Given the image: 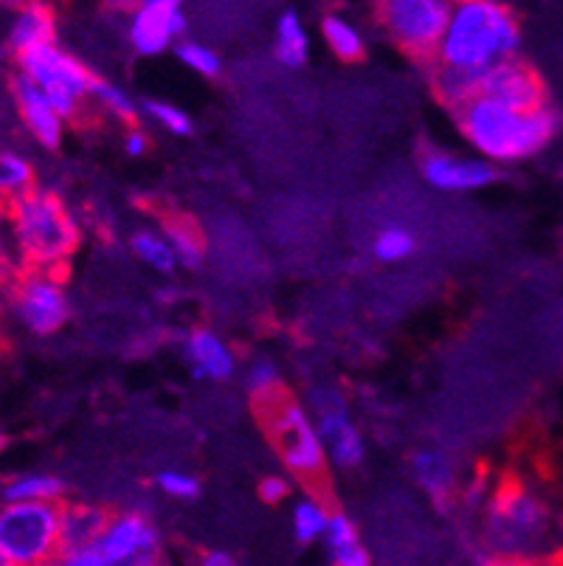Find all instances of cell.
<instances>
[{"mask_svg": "<svg viewBox=\"0 0 563 566\" xmlns=\"http://www.w3.org/2000/svg\"><path fill=\"white\" fill-rule=\"evenodd\" d=\"M561 513L544 491L508 471L488 493L482 542L493 558L552 560L563 549Z\"/></svg>", "mask_w": 563, "mask_h": 566, "instance_id": "1", "label": "cell"}, {"mask_svg": "<svg viewBox=\"0 0 563 566\" xmlns=\"http://www.w3.org/2000/svg\"><path fill=\"white\" fill-rule=\"evenodd\" d=\"M14 262L20 271L62 274L82 245V226L69 200L38 184L7 206Z\"/></svg>", "mask_w": 563, "mask_h": 566, "instance_id": "2", "label": "cell"}, {"mask_svg": "<svg viewBox=\"0 0 563 566\" xmlns=\"http://www.w3.org/2000/svg\"><path fill=\"white\" fill-rule=\"evenodd\" d=\"M459 133L490 164H515L539 156L561 133V113L555 107L515 111L488 96H473L453 111Z\"/></svg>", "mask_w": 563, "mask_h": 566, "instance_id": "3", "label": "cell"}, {"mask_svg": "<svg viewBox=\"0 0 563 566\" xmlns=\"http://www.w3.org/2000/svg\"><path fill=\"white\" fill-rule=\"evenodd\" d=\"M521 25L513 9L499 0L453 3L451 20L431 65L482 80L496 65L519 54Z\"/></svg>", "mask_w": 563, "mask_h": 566, "instance_id": "4", "label": "cell"}, {"mask_svg": "<svg viewBox=\"0 0 563 566\" xmlns=\"http://www.w3.org/2000/svg\"><path fill=\"white\" fill-rule=\"evenodd\" d=\"M260 417L268 440L288 473L304 485H324L327 451H324V442L307 406L299 403L291 392H282L279 398L260 406Z\"/></svg>", "mask_w": 563, "mask_h": 566, "instance_id": "5", "label": "cell"}, {"mask_svg": "<svg viewBox=\"0 0 563 566\" xmlns=\"http://www.w3.org/2000/svg\"><path fill=\"white\" fill-rule=\"evenodd\" d=\"M62 504L0 502V553L14 566H51L60 555Z\"/></svg>", "mask_w": 563, "mask_h": 566, "instance_id": "6", "label": "cell"}, {"mask_svg": "<svg viewBox=\"0 0 563 566\" xmlns=\"http://www.w3.org/2000/svg\"><path fill=\"white\" fill-rule=\"evenodd\" d=\"M9 313L29 336L51 338L69 324L71 296L65 276L45 271H18L3 285Z\"/></svg>", "mask_w": 563, "mask_h": 566, "instance_id": "7", "label": "cell"}, {"mask_svg": "<svg viewBox=\"0 0 563 566\" xmlns=\"http://www.w3.org/2000/svg\"><path fill=\"white\" fill-rule=\"evenodd\" d=\"M14 71L23 74L29 82H34L65 122L80 118V113L85 111L82 105L91 102L93 82H96V76L60 43L45 45V49L31 51V54L14 60Z\"/></svg>", "mask_w": 563, "mask_h": 566, "instance_id": "8", "label": "cell"}, {"mask_svg": "<svg viewBox=\"0 0 563 566\" xmlns=\"http://www.w3.org/2000/svg\"><path fill=\"white\" fill-rule=\"evenodd\" d=\"M451 9L453 3L446 0H384L378 25L403 54L428 69L440 51Z\"/></svg>", "mask_w": 563, "mask_h": 566, "instance_id": "9", "label": "cell"}, {"mask_svg": "<svg viewBox=\"0 0 563 566\" xmlns=\"http://www.w3.org/2000/svg\"><path fill=\"white\" fill-rule=\"evenodd\" d=\"M307 411L324 442L327 462H333L341 471L358 468L364 462L366 442L350 415L347 395L333 384H316L307 392Z\"/></svg>", "mask_w": 563, "mask_h": 566, "instance_id": "10", "label": "cell"}, {"mask_svg": "<svg viewBox=\"0 0 563 566\" xmlns=\"http://www.w3.org/2000/svg\"><path fill=\"white\" fill-rule=\"evenodd\" d=\"M96 547L107 566H167L161 530L142 511L113 513Z\"/></svg>", "mask_w": 563, "mask_h": 566, "instance_id": "11", "label": "cell"}, {"mask_svg": "<svg viewBox=\"0 0 563 566\" xmlns=\"http://www.w3.org/2000/svg\"><path fill=\"white\" fill-rule=\"evenodd\" d=\"M479 96L502 102V105L515 107V111H541V107L552 105L544 76L519 56L488 71L479 82Z\"/></svg>", "mask_w": 563, "mask_h": 566, "instance_id": "12", "label": "cell"}, {"mask_svg": "<svg viewBox=\"0 0 563 566\" xmlns=\"http://www.w3.org/2000/svg\"><path fill=\"white\" fill-rule=\"evenodd\" d=\"M184 32L186 14L178 0H144L133 9L127 23V40L142 56L164 54Z\"/></svg>", "mask_w": 563, "mask_h": 566, "instance_id": "13", "label": "cell"}, {"mask_svg": "<svg viewBox=\"0 0 563 566\" xmlns=\"http://www.w3.org/2000/svg\"><path fill=\"white\" fill-rule=\"evenodd\" d=\"M9 96H12V105L18 111L20 125L29 133V138L34 144H40L43 150H56L65 138V118L60 116L54 105L49 102V96L40 91L34 82L25 80L23 74L14 71L9 76Z\"/></svg>", "mask_w": 563, "mask_h": 566, "instance_id": "14", "label": "cell"}, {"mask_svg": "<svg viewBox=\"0 0 563 566\" xmlns=\"http://www.w3.org/2000/svg\"><path fill=\"white\" fill-rule=\"evenodd\" d=\"M420 175L428 187L440 192H477L499 178V169L482 156L471 158L453 156L448 150H428L420 158Z\"/></svg>", "mask_w": 563, "mask_h": 566, "instance_id": "15", "label": "cell"}, {"mask_svg": "<svg viewBox=\"0 0 563 566\" xmlns=\"http://www.w3.org/2000/svg\"><path fill=\"white\" fill-rule=\"evenodd\" d=\"M184 361L189 364V373L198 380L223 384L237 373V353L220 333L209 331V327H195L186 333Z\"/></svg>", "mask_w": 563, "mask_h": 566, "instance_id": "16", "label": "cell"}, {"mask_svg": "<svg viewBox=\"0 0 563 566\" xmlns=\"http://www.w3.org/2000/svg\"><path fill=\"white\" fill-rule=\"evenodd\" d=\"M56 43V12L49 3H23L9 20L7 51L20 60L31 51Z\"/></svg>", "mask_w": 563, "mask_h": 566, "instance_id": "17", "label": "cell"}, {"mask_svg": "<svg viewBox=\"0 0 563 566\" xmlns=\"http://www.w3.org/2000/svg\"><path fill=\"white\" fill-rule=\"evenodd\" d=\"M113 513L93 502H65L60 518V549L91 547L102 538Z\"/></svg>", "mask_w": 563, "mask_h": 566, "instance_id": "18", "label": "cell"}, {"mask_svg": "<svg viewBox=\"0 0 563 566\" xmlns=\"http://www.w3.org/2000/svg\"><path fill=\"white\" fill-rule=\"evenodd\" d=\"M65 482L49 471L18 473L0 488V502L25 504H65Z\"/></svg>", "mask_w": 563, "mask_h": 566, "instance_id": "19", "label": "cell"}, {"mask_svg": "<svg viewBox=\"0 0 563 566\" xmlns=\"http://www.w3.org/2000/svg\"><path fill=\"white\" fill-rule=\"evenodd\" d=\"M411 468L423 491L437 502H448L457 493V468L442 451L420 449L411 457Z\"/></svg>", "mask_w": 563, "mask_h": 566, "instance_id": "20", "label": "cell"}, {"mask_svg": "<svg viewBox=\"0 0 563 566\" xmlns=\"http://www.w3.org/2000/svg\"><path fill=\"white\" fill-rule=\"evenodd\" d=\"M324 547H327L330 564L333 566H372L369 553L361 544L358 527L344 513H335L333 522H330L327 535H324Z\"/></svg>", "mask_w": 563, "mask_h": 566, "instance_id": "21", "label": "cell"}, {"mask_svg": "<svg viewBox=\"0 0 563 566\" xmlns=\"http://www.w3.org/2000/svg\"><path fill=\"white\" fill-rule=\"evenodd\" d=\"M333 516L335 513L330 511V504L324 502L319 493H307V496L299 499L291 511V524H293L296 542L302 544V547L324 542V535H327Z\"/></svg>", "mask_w": 563, "mask_h": 566, "instance_id": "22", "label": "cell"}, {"mask_svg": "<svg viewBox=\"0 0 563 566\" xmlns=\"http://www.w3.org/2000/svg\"><path fill=\"white\" fill-rule=\"evenodd\" d=\"M161 231L169 245H173L175 256H178V265L192 268V271L204 265L206 240L198 226H195V220L184 218V214H169V218H164Z\"/></svg>", "mask_w": 563, "mask_h": 566, "instance_id": "23", "label": "cell"}, {"mask_svg": "<svg viewBox=\"0 0 563 566\" xmlns=\"http://www.w3.org/2000/svg\"><path fill=\"white\" fill-rule=\"evenodd\" d=\"M38 187V169L14 147L0 144V203H12Z\"/></svg>", "mask_w": 563, "mask_h": 566, "instance_id": "24", "label": "cell"}, {"mask_svg": "<svg viewBox=\"0 0 563 566\" xmlns=\"http://www.w3.org/2000/svg\"><path fill=\"white\" fill-rule=\"evenodd\" d=\"M322 38L327 49L338 56L341 63H361L366 54V40L358 25L344 14H324Z\"/></svg>", "mask_w": 563, "mask_h": 566, "instance_id": "25", "label": "cell"}, {"mask_svg": "<svg viewBox=\"0 0 563 566\" xmlns=\"http://www.w3.org/2000/svg\"><path fill=\"white\" fill-rule=\"evenodd\" d=\"M131 249H133V254H136V260L142 262V265H147L149 271H155V274L173 276L175 271L180 268L173 245H169V240L164 237V231H158V229L133 231Z\"/></svg>", "mask_w": 563, "mask_h": 566, "instance_id": "26", "label": "cell"}, {"mask_svg": "<svg viewBox=\"0 0 563 566\" xmlns=\"http://www.w3.org/2000/svg\"><path fill=\"white\" fill-rule=\"evenodd\" d=\"M273 51L277 60L285 69H302L310 54V38L302 18L296 12H285L277 23V38H273Z\"/></svg>", "mask_w": 563, "mask_h": 566, "instance_id": "27", "label": "cell"}, {"mask_svg": "<svg viewBox=\"0 0 563 566\" xmlns=\"http://www.w3.org/2000/svg\"><path fill=\"white\" fill-rule=\"evenodd\" d=\"M246 389L257 406L268 403V400L288 392L285 384H282V373H279V367L271 361V358H257V361L248 364Z\"/></svg>", "mask_w": 563, "mask_h": 566, "instance_id": "28", "label": "cell"}, {"mask_svg": "<svg viewBox=\"0 0 563 566\" xmlns=\"http://www.w3.org/2000/svg\"><path fill=\"white\" fill-rule=\"evenodd\" d=\"M91 99L96 102V105H100L102 111L107 113V116L116 118V122L136 127L138 105L133 102V96L127 94L124 87L113 85V82H107V80H96V82H93Z\"/></svg>", "mask_w": 563, "mask_h": 566, "instance_id": "29", "label": "cell"}, {"mask_svg": "<svg viewBox=\"0 0 563 566\" xmlns=\"http://www.w3.org/2000/svg\"><path fill=\"white\" fill-rule=\"evenodd\" d=\"M417 249V240L409 229L403 226H389V229H380L375 234V243H372V254L378 256L380 262H403L409 260Z\"/></svg>", "mask_w": 563, "mask_h": 566, "instance_id": "30", "label": "cell"}, {"mask_svg": "<svg viewBox=\"0 0 563 566\" xmlns=\"http://www.w3.org/2000/svg\"><path fill=\"white\" fill-rule=\"evenodd\" d=\"M175 54H178V60L186 69L206 76V80H215V76H220V71H223L220 56H217L209 45L195 43V40H180V43L175 45Z\"/></svg>", "mask_w": 563, "mask_h": 566, "instance_id": "31", "label": "cell"}, {"mask_svg": "<svg viewBox=\"0 0 563 566\" xmlns=\"http://www.w3.org/2000/svg\"><path fill=\"white\" fill-rule=\"evenodd\" d=\"M142 107L155 125L161 127V130H167L169 136H189V133H192V118L186 116L180 107H175L173 102L147 99Z\"/></svg>", "mask_w": 563, "mask_h": 566, "instance_id": "32", "label": "cell"}, {"mask_svg": "<svg viewBox=\"0 0 563 566\" xmlns=\"http://www.w3.org/2000/svg\"><path fill=\"white\" fill-rule=\"evenodd\" d=\"M155 488L169 499H178V502H192V499L200 496V482L195 480L192 473L175 471V468H167L155 476Z\"/></svg>", "mask_w": 563, "mask_h": 566, "instance_id": "33", "label": "cell"}, {"mask_svg": "<svg viewBox=\"0 0 563 566\" xmlns=\"http://www.w3.org/2000/svg\"><path fill=\"white\" fill-rule=\"evenodd\" d=\"M20 268L14 262V251H12V234H9V214H7V203H0V287L7 285L14 274H18Z\"/></svg>", "mask_w": 563, "mask_h": 566, "instance_id": "34", "label": "cell"}, {"mask_svg": "<svg viewBox=\"0 0 563 566\" xmlns=\"http://www.w3.org/2000/svg\"><path fill=\"white\" fill-rule=\"evenodd\" d=\"M291 496V482L285 476H265L260 482V499L265 504H282Z\"/></svg>", "mask_w": 563, "mask_h": 566, "instance_id": "35", "label": "cell"}, {"mask_svg": "<svg viewBox=\"0 0 563 566\" xmlns=\"http://www.w3.org/2000/svg\"><path fill=\"white\" fill-rule=\"evenodd\" d=\"M192 566H246L240 558H234L226 549H200L192 558Z\"/></svg>", "mask_w": 563, "mask_h": 566, "instance_id": "36", "label": "cell"}, {"mask_svg": "<svg viewBox=\"0 0 563 566\" xmlns=\"http://www.w3.org/2000/svg\"><path fill=\"white\" fill-rule=\"evenodd\" d=\"M124 153L131 158H142L144 153L149 150V136L142 130V127H131V130L124 133Z\"/></svg>", "mask_w": 563, "mask_h": 566, "instance_id": "37", "label": "cell"}, {"mask_svg": "<svg viewBox=\"0 0 563 566\" xmlns=\"http://www.w3.org/2000/svg\"><path fill=\"white\" fill-rule=\"evenodd\" d=\"M479 566H550V560H515V558H493L484 555Z\"/></svg>", "mask_w": 563, "mask_h": 566, "instance_id": "38", "label": "cell"}, {"mask_svg": "<svg viewBox=\"0 0 563 566\" xmlns=\"http://www.w3.org/2000/svg\"><path fill=\"white\" fill-rule=\"evenodd\" d=\"M550 566H563V549H561V553H557V555H555V558H552V560H550Z\"/></svg>", "mask_w": 563, "mask_h": 566, "instance_id": "39", "label": "cell"}, {"mask_svg": "<svg viewBox=\"0 0 563 566\" xmlns=\"http://www.w3.org/2000/svg\"><path fill=\"white\" fill-rule=\"evenodd\" d=\"M0 566H14V564H12V560H9V558H7V555L0 553Z\"/></svg>", "mask_w": 563, "mask_h": 566, "instance_id": "40", "label": "cell"}, {"mask_svg": "<svg viewBox=\"0 0 563 566\" xmlns=\"http://www.w3.org/2000/svg\"><path fill=\"white\" fill-rule=\"evenodd\" d=\"M3 449H7V437L0 434V451H3Z\"/></svg>", "mask_w": 563, "mask_h": 566, "instance_id": "41", "label": "cell"}, {"mask_svg": "<svg viewBox=\"0 0 563 566\" xmlns=\"http://www.w3.org/2000/svg\"><path fill=\"white\" fill-rule=\"evenodd\" d=\"M0 358H3V336H0Z\"/></svg>", "mask_w": 563, "mask_h": 566, "instance_id": "42", "label": "cell"}]
</instances>
